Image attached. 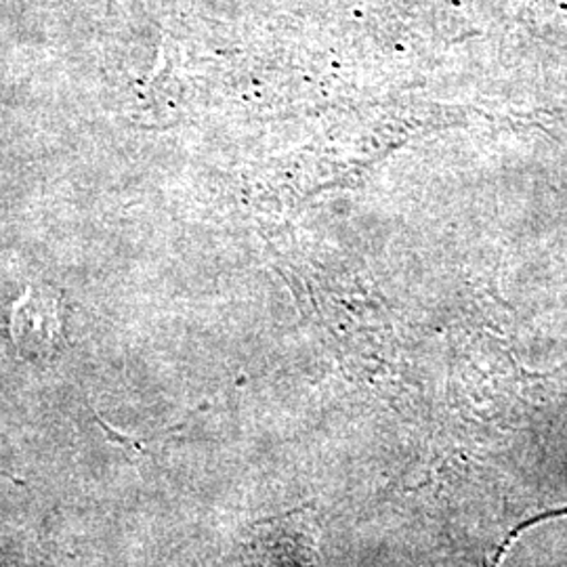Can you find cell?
<instances>
[{"instance_id": "1", "label": "cell", "mask_w": 567, "mask_h": 567, "mask_svg": "<svg viewBox=\"0 0 567 567\" xmlns=\"http://www.w3.org/2000/svg\"><path fill=\"white\" fill-rule=\"evenodd\" d=\"M11 339L21 358L49 362L65 343L60 299L47 290L28 288L11 311Z\"/></svg>"}]
</instances>
